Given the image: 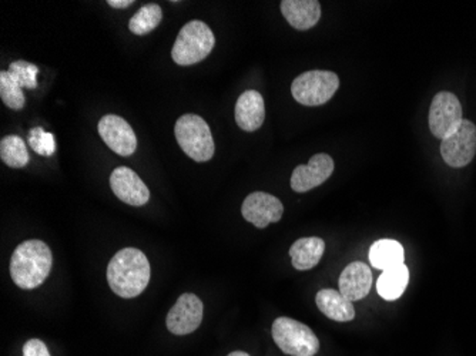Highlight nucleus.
<instances>
[{
    "label": "nucleus",
    "instance_id": "nucleus-7",
    "mask_svg": "<svg viewBox=\"0 0 476 356\" xmlns=\"http://www.w3.org/2000/svg\"><path fill=\"white\" fill-rule=\"evenodd\" d=\"M463 119V106L454 93L441 92L429 107V129L439 140L448 138L458 129Z\"/></svg>",
    "mask_w": 476,
    "mask_h": 356
},
{
    "label": "nucleus",
    "instance_id": "nucleus-25",
    "mask_svg": "<svg viewBox=\"0 0 476 356\" xmlns=\"http://www.w3.org/2000/svg\"><path fill=\"white\" fill-rule=\"evenodd\" d=\"M29 144H31V150L45 157H50L56 151L55 136L43 130L42 127L31 129L29 133Z\"/></svg>",
    "mask_w": 476,
    "mask_h": 356
},
{
    "label": "nucleus",
    "instance_id": "nucleus-24",
    "mask_svg": "<svg viewBox=\"0 0 476 356\" xmlns=\"http://www.w3.org/2000/svg\"><path fill=\"white\" fill-rule=\"evenodd\" d=\"M38 66L18 60L9 66V75L19 83L22 89H36L38 87Z\"/></svg>",
    "mask_w": 476,
    "mask_h": 356
},
{
    "label": "nucleus",
    "instance_id": "nucleus-9",
    "mask_svg": "<svg viewBox=\"0 0 476 356\" xmlns=\"http://www.w3.org/2000/svg\"><path fill=\"white\" fill-rule=\"evenodd\" d=\"M204 305L197 295L186 292L167 314L166 325L173 335H190L203 322Z\"/></svg>",
    "mask_w": 476,
    "mask_h": 356
},
{
    "label": "nucleus",
    "instance_id": "nucleus-22",
    "mask_svg": "<svg viewBox=\"0 0 476 356\" xmlns=\"http://www.w3.org/2000/svg\"><path fill=\"white\" fill-rule=\"evenodd\" d=\"M0 158L12 168H23L31 160L26 144L22 138L13 134L0 141Z\"/></svg>",
    "mask_w": 476,
    "mask_h": 356
},
{
    "label": "nucleus",
    "instance_id": "nucleus-10",
    "mask_svg": "<svg viewBox=\"0 0 476 356\" xmlns=\"http://www.w3.org/2000/svg\"><path fill=\"white\" fill-rule=\"evenodd\" d=\"M97 129H99V134H101L104 143L108 144V147L116 155L128 157L137 148L135 130L131 129L130 124L125 119H121L116 114L101 117Z\"/></svg>",
    "mask_w": 476,
    "mask_h": 356
},
{
    "label": "nucleus",
    "instance_id": "nucleus-20",
    "mask_svg": "<svg viewBox=\"0 0 476 356\" xmlns=\"http://www.w3.org/2000/svg\"><path fill=\"white\" fill-rule=\"evenodd\" d=\"M410 284V270L407 265L383 271L376 282V291L385 301H397Z\"/></svg>",
    "mask_w": 476,
    "mask_h": 356
},
{
    "label": "nucleus",
    "instance_id": "nucleus-1",
    "mask_svg": "<svg viewBox=\"0 0 476 356\" xmlns=\"http://www.w3.org/2000/svg\"><path fill=\"white\" fill-rule=\"evenodd\" d=\"M150 275L149 260L137 248H123L109 263V287L121 298H136L142 294L149 285Z\"/></svg>",
    "mask_w": 476,
    "mask_h": 356
},
{
    "label": "nucleus",
    "instance_id": "nucleus-21",
    "mask_svg": "<svg viewBox=\"0 0 476 356\" xmlns=\"http://www.w3.org/2000/svg\"><path fill=\"white\" fill-rule=\"evenodd\" d=\"M163 11L159 4H145L136 12L135 16L128 22L131 33L137 36L147 35L162 23Z\"/></svg>",
    "mask_w": 476,
    "mask_h": 356
},
{
    "label": "nucleus",
    "instance_id": "nucleus-18",
    "mask_svg": "<svg viewBox=\"0 0 476 356\" xmlns=\"http://www.w3.org/2000/svg\"><path fill=\"white\" fill-rule=\"evenodd\" d=\"M315 302L320 311L332 321L349 322L356 318L354 304L335 289H322L315 297Z\"/></svg>",
    "mask_w": 476,
    "mask_h": 356
},
{
    "label": "nucleus",
    "instance_id": "nucleus-15",
    "mask_svg": "<svg viewBox=\"0 0 476 356\" xmlns=\"http://www.w3.org/2000/svg\"><path fill=\"white\" fill-rule=\"evenodd\" d=\"M339 292L349 301H361L366 298L373 287V272L364 263H351L342 271L339 277Z\"/></svg>",
    "mask_w": 476,
    "mask_h": 356
},
{
    "label": "nucleus",
    "instance_id": "nucleus-14",
    "mask_svg": "<svg viewBox=\"0 0 476 356\" xmlns=\"http://www.w3.org/2000/svg\"><path fill=\"white\" fill-rule=\"evenodd\" d=\"M235 123L242 130H259L266 120V104L257 90H247L235 103Z\"/></svg>",
    "mask_w": 476,
    "mask_h": 356
},
{
    "label": "nucleus",
    "instance_id": "nucleus-5",
    "mask_svg": "<svg viewBox=\"0 0 476 356\" xmlns=\"http://www.w3.org/2000/svg\"><path fill=\"white\" fill-rule=\"evenodd\" d=\"M274 343L286 355L314 356L320 351V341L310 326L293 318L281 316L274 321Z\"/></svg>",
    "mask_w": 476,
    "mask_h": 356
},
{
    "label": "nucleus",
    "instance_id": "nucleus-17",
    "mask_svg": "<svg viewBox=\"0 0 476 356\" xmlns=\"http://www.w3.org/2000/svg\"><path fill=\"white\" fill-rule=\"evenodd\" d=\"M325 243L320 236H305L291 245L290 255L293 267L298 271H308L317 267L324 255Z\"/></svg>",
    "mask_w": 476,
    "mask_h": 356
},
{
    "label": "nucleus",
    "instance_id": "nucleus-26",
    "mask_svg": "<svg viewBox=\"0 0 476 356\" xmlns=\"http://www.w3.org/2000/svg\"><path fill=\"white\" fill-rule=\"evenodd\" d=\"M23 356H50V352L40 339H31L24 343Z\"/></svg>",
    "mask_w": 476,
    "mask_h": 356
},
{
    "label": "nucleus",
    "instance_id": "nucleus-13",
    "mask_svg": "<svg viewBox=\"0 0 476 356\" xmlns=\"http://www.w3.org/2000/svg\"><path fill=\"white\" fill-rule=\"evenodd\" d=\"M334 172L331 156L315 155L307 165H298L291 175V189L295 192H307L327 182Z\"/></svg>",
    "mask_w": 476,
    "mask_h": 356
},
{
    "label": "nucleus",
    "instance_id": "nucleus-3",
    "mask_svg": "<svg viewBox=\"0 0 476 356\" xmlns=\"http://www.w3.org/2000/svg\"><path fill=\"white\" fill-rule=\"evenodd\" d=\"M174 134L181 150L191 160L206 163L216 153L215 138L207 121L197 114H184L174 126Z\"/></svg>",
    "mask_w": 476,
    "mask_h": 356
},
{
    "label": "nucleus",
    "instance_id": "nucleus-11",
    "mask_svg": "<svg viewBox=\"0 0 476 356\" xmlns=\"http://www.w3.org/2000/svg\"><path fill=\"white\" fill-rule=\"evenodd\" d=\"M242 214L257 228H266L271 223H278L283 218V202L269 192H251L242 202Z\"/></svg>",
    "mask_w": 476,
    "mask_h": 356
},
{
    "label": "nucleus",
    "instance_id": "nucleus-23",
    "mask_svg": "<svg viewBox=\"0 0 476 356\" xmlns=\"http://www.w3.org/2000/svg\"><path fill=\"white\" fill-rule=\"evenodd\" d=\"M0 97L9 109H23L24 102H26L23 92L19 83L9 75V72H0Z\"/></svg>",
    "mask_w": 476,
    "mask_h": 356
},
{
    "label": "nucleus",
    "instance_id": "nucleus-27",
    "mask_svg": "<svg viewBox=\"0 0 476 356\" xmlns=\"http://www.w3.org/2000/svg\"><path fill=\"white\" fill-rule=\"evenodd\" d=\"M108 4L114 9H123L133 4V0H109Z\"/></svg>",
    "mask_w": 476,
    "mask_h": 356
},
{
    "label": "nucleus",
    "instance_id": "nucleus-8",
    "mask_svg": "<svg viewBox=\"0 0 476 356\" xmlns=\"http://www.w3.org/2000/svg\"><path fill=\"white\" fill-rule=\"evenodd\" d=\"M441 155L449 167L461 168L470 165L476 155V126L470 120L463 124L441 143Z\"/></svg>",
    "mask_w": 476,
    "mask_h": 356
},
{
    "label": "nucleus",
    "instance_id": "nucleus-4",
    "mask_svg": "<svg viewBox=\"0 0 476 356\" xmlns=\"http://www.w3.org/2000/svg\"><path fill=\"white\" fill-rule=\"evenodd\" d=\"M215 33L201 21H191L184 24L176 41L172 58L179 66H191L203 62L215 49Z\"/></svg>",
    "mask_w": 476,
    "mask_h": 356
},
{
    "label": "nucleus",
    "instance_id": "nucleus-6",
    "mask_svg": "<svg viewBox=\"0 0 476 356\" xmlns=\"http://www.w3.org/2000/svg\"><path fill=\"white\" fill-rule=\"evenodd\" d=\"M339 76L327 70L303 73L291 85L294 99L304 106L315 107L327 103L339 90Z\"/></svg>",
    "mask_w": 476,
    "mask_h": 356
},
{
    "label": "nucleus",
    "instance_id": "nucleus-19",
    "mask_svg": "<svg viewBox=\"0 0 476 356\" xmlns=\"http://www.w3.org/2000/svg\"><path fill=\"white\" fill-rule=\"evenodd\" d=\"M404 247L395 240H380L373 244L369 250V263L376 270L387 271L404 264Z\"/></svg>",
    "mask_w": 476,
    "mask_h": 356
},
{
    "label": "nucleus",
    "instance_id": "nucleus-2",
    "mask_svg": "<svg viewBox=\"0 0 476 356\" xmlns=\"http://www.w3.org/2000/svg\"><path fill=\"white\" fill-rule=\"evenodd\" d=\"M52 251L40 240L19 244L11 260V277L21 289H35L52 271Z\"/></svg>",
    "mask_w": 476,
    "mask_h": 356
},
{
    "label": "nucleus",
    "instance_id": "nucleus-16",
    "mask_svg": "<svg viewBox=\"0 0 476 356\" xmlns=\"http://www.w3.org/2000/svg\"><path fill=\"white\" fill-rule=\"evenodd\" d=\"M280 7L286 21L297 31L314 28L322 18V4L317 0H284Z\"/></svg>",
    "mask_w": 476,
    "mask_h": 356
},
{
    "label": "nucleus",
    "instance_id": "nucleus-12",
    "mask_svg": "<svg viewBox=\"0 0 476 356\" xmlns=\"http://www.w3.org/2000/svg\"><path fill=\"white\" fill-rule=\"evenodd\" d=\"M110 185L116 197L128 206L142 207L149 202V189L131 168L125 165L114 168L110 175Z\"/></svg>",
    "mask_w": 476,
    "mask_h": 356
},
{
    "label": "nucleus",
    "instance_id": "nucleus-28",
    "mask_svg": "<svg viewBox=\"0 0 476 356\" xmlns=\"http://www.w3.org/2000/svg\"><path fill=\"white\" fill-rule=\"evenodd\" d=\"M228 356H250V355L249 353L242 352V351H235V352H232Z\"/></svg>",
    "mask_w": 476,
    "mask_h": 356
}]
</instances>
